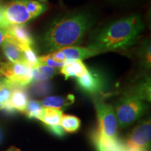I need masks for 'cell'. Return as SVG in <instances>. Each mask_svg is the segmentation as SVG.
<instances>
[{
  "label": "cell",
  "instance_id": "cell-6",
  "mask_svg": "<svg viewBox=\"0 0 151 151\" xmlns=\"http://www.w3.org/2000/svg\"><path fill=\"white\" fill-rule=\"evenodd\" d=\"M150 120H145L136 127L124 143L127 151H147L150 144Z\"/></svg>",
  "mask_w": 151,
  "mask_h": 151
},
{
  "label": "cell",
  "instance_id": "cell-23",
  "mask_svg": "<svg viewBox=\"0 0 151 151\" xmlns=\"http://www.w3.org/2000/svg\"><path fill=\"white\" fill-rule=\"evenodd\" d=\"M14 87V85L5 78H3L0 82V104L2 107L9 102Z\"/></svg>",
  "mask_w": 151,
  "mask_h": 151
},
{
  "label": "cell",
  "instance_id": "cell-21",
  "mask_svg": "<svg viewBox=\"0 0 151 151\" xmlns=\"http://www.w3.org/2000/svg\"><path fill=\"white\" fill-rule=\"evenodd\" d=\"M24 4L32 19L40 16L48 9L45 4L41 3L35 0H25Z\"/></svg>",
  "mask_w": 151,
  "mask_h": 151
},
{
  "label": "cell",
  "instance_id": "cell-3",
  "mask_svg": "<svg viewBox=\"0 0 151 151\" xmlns=\"http://www.w3.org/2000/svg\"><path fill=\"white\" fill-rule=\"evenodd\" d=\"M115 109L118 125L124 128L131 125L144 114L147 104L143 100L127 93L117 101Z\"/></svg>",
  "mask_w": 151,
  "mask_h": 151
},
{
  "label": "cell",
  "instance_id": "cell-11",
  "mask_svg": "<svg viewBox=\"0 0 151 151\" xmlns=\"http://www.w3.org/2000/svg\"><path fill=\"white\" fill-rule=\"evenodd\" d=\"M92 141L97 151H126L124 143L118 139L103 137L97 130L92 134Z\"/></svg>",
  "mask_w": 151,
  "mask_h": 151
},
{
  "label": "cell",
  "instance_id": "cell-33",
  "mask_svg": "<svg viewBox=\"0 0 151 151\" xmlns=\"http://www.w3.org/2000/svg\"><path fill=\"white\" fill-rule=\"evenodd\" d=\"M0 110H2V106L0 104Z\"/></svg>",
  "mask_w": 151,
  "mask_h": 151
},
{
  "label": "cell",
  "instance_id": "cell-22",
  "mask_svg": "<svg viewBox=\"0 0 151 151\" xmlns=\"http://www.w3.org/2000/svg\"><path fill=\"white\" fill-rule=\"evenodd\" d=\"M21 47L22 53H23V58L24 62L29 65L32 68H35L39 67V57L37 55V52L32 46H20Z\"/></svg>",
  "mask_w": 151,
  "mask_h": 151
},
{
  "label": "cell",
  "instance_id": "cell-10",
  "mask_svg": "<svg viewBox=\"0 0 151 151\" xmlns=\"http://www.w3.org/2000/svg\"><path fill=\"white\" fill-rule=\"evenodd\" d=\"M8 37H10L20 46H32L35 40L25 24H12L6 29Z\"/></svg>",
  "mask_w": 151,
  "mask_h": 151
},
{
  "label": "cell",
  "instance_id": "cell-29",
  "mask_svg": "<svg viewBox=\"0 0 151 151\" xmlns=\"http://www.w3.org/2000/svg\"><path fill=\"white\" fill-rule=\"evenodd\" d=\"M49 55H50V56L55 61L58 62H67V60H66L65 55L59 50L52 52Z\"/></svg>",
  "mask_w": 151,
  "mask_h": 151
},
{
  "label": "cell",
  "instance_id": "cell-35",
  "mask_svg": "<svg viewBox=\"0 0 151 151\" xmlns=\"http://www.w3.org/2000/svg\"><path fill=\"white\" fill-rule=\"evenodd\" d=\"M40 1H44V2H46L47 0H40Z\"/></svg>",
  "mask_w": 151,
  "mask_h": 151
},
{
  "label": "cell",
  "instance_id": "cell-36",
  "mask_svg": "<svg viewBox=\"0 0 151 151\" xmlns=\"http://www.w3.org/2000/svg\"><path fill=\"white\" fill-rule=\"evenodd\" d=\"M126 151H127V150H126Z\"/></svg>",
  "mask_w": 151,
  "mask_h": 151
},
{
  "label": "cell",
  "instance_id": "cell-25",
  "mask_svg": "<svg viewBox=\"0 0 151 151\" xmlns=\"http://www.w3.org/2000/svg\"><path fill=\"white\" fill-rule=\"evenodd\" d=\"M150 43L148 41L144 43L140 51L141 60L142 61L143 66L146 69H150L151 59H150Z\"/></svg>",
  "mask_w": 151,
  "mask_h": 151
},
{
  "label": "cell",
  "instance_id": "cell-27",
  "mask_svg": "<svg viewBox=\"0 0 151 151\" xmlns=\"http://www.w3.org/2000/svg\"><path fill=\"white\" fill-rule=\"evenodd\" d=\"M43 125L49 132H50L56 137H63L65 134V130L62 129L60 124H58V125H45L43 124Z\"/></svg>",
  "mask_w": 151,
  "mask_h": 151
},
{
  "label": "cell",
  "instance_id": "cell-4",
  "mask_svg": "<svg viewBox=\"0 0 151 151\" xmlns=\"http://www.w3.org/2000/svg\"><path fill=\"white\" fill-rule=\"evenodd\" d=\"M94 104L99 122L98 132L103 137L115 139L118 133V122L114 109L102 99L94 98Z\"/></svg>",
  "mask_w": 151,
  "mask_h": 151
},
{
  "label": "cell",
  "instance_id": "cell-2",
  "mask_svg": "<svg viewBox=\"0 0 151 151\" xmlns=\"http://www.w3.org/2000/svg\"><path fill=\"white\" fill-rule=\"evenodd\" d=\"M144 27V23L139 15L121 18L95 32L88 48L99 53L124 50L137 42Z\"/></svg>",
  "mask_w": 151,
  "mask_h": 151
},
{
  "label": "cell",
  "instance_id": "cell-8",
  "mask_svg": "<svg viewBox=\"0 0 151 151\" xmlns=\"http://www.w3.org/2000/svg\"><path fill=\"white\" fill-rule=\"evenodd\" d=\"M25 0H11L4 6V16L10 25L22 24L32 18L26 9Z\"/></svg>",
  "mask_w": 151,
  "mask_h": 151
},
{
  "label": "cell",
  "instance_id": "cell-31",
  "mask_svg": "<svg viewBox=\"0 0 151 151\" xmlns=\"http://www.w3.org/2000/svg\"><path fill=\"white\" fill-rule=\"evenodd\" d=\"M6 151H20V149L16 148L14 146H11V148H9Z\"/></svg>",
  "mask_w": 151,
  "mask_h": 151
},
{
  "label": "cell",
  "instance_id": "cell-26",
  "mask_svg": "<svg viewBox=\"0 0 151 151\" xmlns=\"http://www.w3.org/2000/svg\"><path fill=\"white\" fill-rule=\"evenodd\" d=\"M39 62L40 66H47L52 68H61L65 66L67 62H58L52 59L50 55L39 57Z\"/></svg>",
  "mask_w": 151,
  "mask_h": 151
},
{
  "label": "cell",
  "instance_id": "cell-30",
  "mask_svg": "<svg viewBox=\"0 0 151 151\" xmlns=\"http://www.w3.org/2000/svg\"><path fill=\"white\" fill-rule=\"evenodd\" d=\"M7 37H8V35H7L6 29L0 28V45L2 44V43L7 39Z\"/></svg>",
  "mask_w": 151,
  "mask_h": 151
},
{
  "label": "cell",
  "instance_id": "cell-19",
  "mask_svg": "<svg viewBox=\"0 0 151 151\" xmlns=\"http://www.w3.org/2000/svg\"><path fill=\"white\" fill-rule=\"evenodd\" d=\"M60 124L65 131L73 133L80 129L81 120L71 115H62Z\"/></svg>",
  "mask_w": 151,
  "mask_h": 151
},
{
  "label": "cell",
  "instance_id": "cell-18",
  "mask_svg": "<svg viewBox=\"0 0 151 151\" xmlns=\"http://www.w3.org/2000/svg\"><path fill=\"white\" fill-rule=\"evenodd\" d=\"M58 73V69L47 67V66H39V67L33 68L32 71V82L48 81V79L52 78Z\"/></svg>",
  "mask_w": 151,
  "mask_h": 151
},
{
  "label": "cell",
  "instance_id": "cell-16",
  "mask_svg": "<svg viewBox=\"0 0 151 151\" xmlns=\"http://www.w3.org/2000/svg\"><path fill=\"white\" fill-rule=\"evenodd\" d=\"M62 115V111L60 109L44 107L38 120L45 125H58L60 123Z\"/></svg>",
  "mask_w": 151,
  "mask_h": 151
},
{
  "label": "cell",
  "instance_id": "cell-15",
  "mask_svg": "<svg viewBox=\"0 0 151 151\" xmlns=\"http://www.w3.org/2000/svg\"><path fill=\"white\" fill-rule=\"evenodd\" d=\"M75 101V97L73 94H67V96H50L44 98L41 101L43 106L46 108H53L60 109L65 108L72 104Z\"/></svg>",
  "mask_w": 151,
  "mask_h": 151
},
{
  "label": "cell",
  "instance_id": "cell-7",
  "mask_svg": "<svg viewBox=\"0 0 151 151\" xmlns=\"http://www.w3.org/2000/svg\"><path fill=\"white\" fill-rule=\"evenodd\" d=\"M77 85L85 93L90 95H97L102 93L106 88V77L101 71L90 69L88 73L77 78Z\"/></svg>",
  "mask_w": 151,
  "mask_h": 151
},
{
  "label": "cell",
  "instance_id": "cell-9",
  "mask_svg": "<svg viewBox=\"0 0 151 151\" xmlns=\"http://www.w3.org/2000/svg\"><path fill=\"white\" fill-rule=\"evenodd\" d=\"M25 88L15 86L9 102L3 106L2 110L9 114H14L16 111L24 113L29 101V96Z\"/></svg>",
  "mask_w": 151,
  "mask_h": 151
},
{
  "label": "cell",
  "instance_id": "cell-28",
  "mask_svg": "<svg viewBox=\"0 0 151 151\" xmlns=\"http://www.w3.org/2000/svg\"><path fill=\"white\" fill-rule=\"evenodd\" d=\"M10 24L8 23L5 18L4 16V6L1 4V0H0V28L1 29H6L9 27Z\"/></svg>",
  "mask_w": 151,
  "mask_h": 151
},
{
  "label": "cell",
  "instance_id": "cell-14",
  "mask_svg": "<svg viewBox=\"0 0 151 151\" xmlns=\"http://www.w3.org/2000/svg\"><path fill=\"white\" fill-rule=\"evenodd\" d=\"M88 70L86 65L81 60H76L66 64L61 67L60 71L65 76L66 80H67L69 78H79L83 76L88 73Z\"/></svg>",
  "mask_w": 151,
  "mask_h": 151
},
{
  "label": "cell",
  "instance_id": "cell-24",
  "mask_svg": "<svg viewBox=\"0 0 151 151\" xmlns=\"http://www.w3.org/2000/svg\"><path fill=\"white\" fill-rule=\"evenodd\" d=\"M43 108L41 101L37 100H29L24 113L29 119H39Z\"/></svg>",
  "mask_w": 151,
  "mask_h": 151
},
{
  "label": "cell",
  "instance_id": "cell-12",
  "mask_svg": "<svg viewBox=\"0 0 151 151\" xmlns=\"http://www.w3.org/2000/svg\"><path fill=\"white\" fill-rule=\"evenodd\" d=\"M59 50L65 55L66 60H67V64L76 61V60L87 59L90 57L100 54L99 52L88 48V47L83 48V47L78 46H68L60 48Z\"/></svg>",
  "mask_w": 151,
  "mask_h": 151
},
{
  "label": "cell",
  "instance_id": "cell-20",
  "mask_svg": "<svg viewBox=\"0 0 151 151\" xmlns=\"http://www.w3.org/2000/svg\"><path fill=\"white\" fill-rule=\"evenodd\" d=\"M29 85L32 93L37 97L48 95L52 90V84L48 81L32 82Z\"/></svg>",
  "mask_w": 151,
  "mask_h": 151
},
{
  "label": "cell",
  "instance_id": "cell-32",
  "mask_svg": "<svg viewBox=\"0 0 151 151\" xmlns=\"http://www.w3.org/2000/svg\"><path fill=\"white\" fill-rule=\"evenodd\" d=\"M3 136H4L3 131L2 129H1V128L0 127V143H1V141L3 140Z\"/></svg>",
  "mask_w": 151,
  "mask_h": 151
},
{
  "label": "cell",
  "instance_id": "cell-1",
  "mask_svg": "<svg viewBox=\"0 0 151 151\" xmlns=\"http://www.w3.org/2000/svg\"><path fill=\"white\" fill-rule=\"evenodd\" d=\"M94 22L92 16L86 12L71 13L58 17L41 36V50L53 52L65 47L79 45Z\"/></svg>",
  "mask_w": 151,
  "mask_h": 151
},
{
  "label": "cell",
  "instance_id": "cell-17",
  "mask_svg": "<svg viewBox=\"0 0 151 151\" xmlns=\"http://www.w3.org/2000/svg\"><path fill=\"white\" fill-rule=\"evenodd\" d=\"M128 94H132L141 100L150 101V79L146 78L132 88Z\"/></svg>",
  "mask_w": 151,
  "mask_h": 151
},
{
  "label": "cell",
  "instance_id": "cell-5",
  "mask_svg": "<svg viewBox=\"0 0 151 151\" xmlns=\"http://www.w3.org/2000/svg\"><path fill=\"white\" fill-rule=\"evenodd\" d=\"M32 68L26 62H2L0 64V75L4 76L15 86L26 87L32 83Z\"/></svg>",
  "mask_w": 151,
  "mask_h": 151
},
{
  "label": "cell",
  "instance_id": "cell-34",
  "mask_svg": "<svg viewBox=\"0 0 151 151\" xmlns=\"http://www.w3.org/2000/svg\"><path fill=\"white\" fill-rule=\"evenodd\" d=\"M2 79H3V78H1V75H0V82H1V80H2Z\"/></svg>",
  "mask_w": 151,
  "mask_h": 151
},
{
  "label": "cell",
  "instance_id": "cell-13",
  "mask_svg": "<svg viewBox=\"0 0 151 151\" xmlns=\"http://www.w3.org/2000/svg\"><path fill=\"white\" fill-rule=\"evenodd\" d=\"M2 50L6 58L10 62H24L21 47L10 37H7L2 43Z\"/></svg>",
  "mask_w": 151,
  "mask_h": 151
}]
</instances>
